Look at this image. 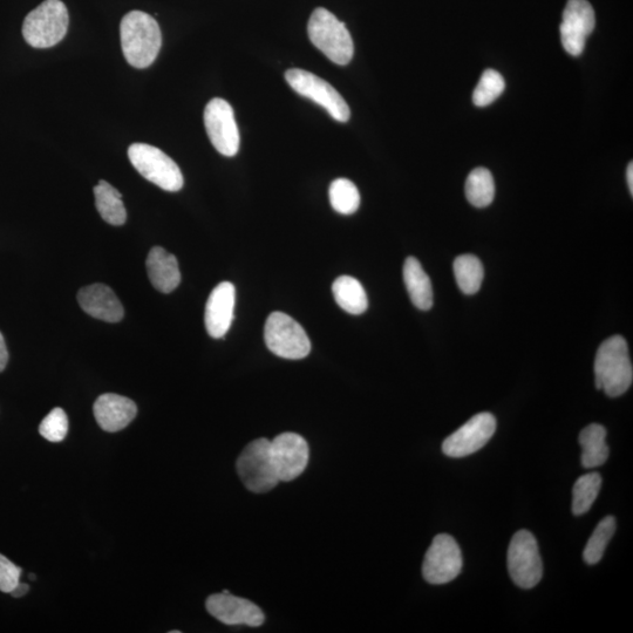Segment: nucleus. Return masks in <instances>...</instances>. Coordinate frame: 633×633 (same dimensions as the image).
<instances>
[{
    "label": "nucleus",
    "instance_id": "7",
    "mask_svg": "<svg viewBox=\"0 0 633 633\" xmlns=\"http://www.w3.org/2000/svg\"><path fill=\"white\" fill-rule=\"evenodd\" d=\"M264 339L268 349L277 357L284 359H304L311 352L308 333L294 318L283 312H274L268 317Z\"/></svg>",
    "mask_w": 633,
    "mask_h": 633
},
{
    "label": "nucleus",
    "instance_id": "13",
    "mask_svg": "<svg viewBox=\"0 0 633 633\" xmlns=\"http://www.w3.org/2000/svg\"><path fill=\"white\" fill-rule=\"evenodd\" d=\"M271 454L279 481L298 479L309 465L308 441L296 433L279 434L271 441Z\"/></svg>",
    "mask_w": 633,
    "mask_h": 633
},
{
    "label": "nucleus",
    "instance_id": "1",
    "mask_svg": "<svg viewBox=\"0 0 633 633\" xmlns=\"http://www.w3.org/2000/svg\"><path fill=\"white\" fill-rule=\"evenodd\" d=\"M120 36L122 51L129 65L142 70L158 58L162 34L158 22L148 13H127L121 20Z\"/></svg>",
    "mask_w": 633,
    "mask_h": 633
},
{
    "label": "nucleus",
    "instance_id": "4",
    "mask_svg": "<svg viewBox=\"0 0 633 633\" xmlns=\"http://www.w3.org/2000/svg\"><path fill=\"white\" fill-rule=\"evenodd\" d=\"M68 24L66 5L61 0H45L25 18L23 36L34 49H50L65 38Z\"/></svg>",
    "mask_w": 633,
    "mask_h": 633
},
{
    "label": "nucleus",
    "instance_id": "17",
    "mask_svg": "<svg viewBox=\"0 0 633 633\" xmlns=\"http://www.w3.org/2000/svg\"><path fill=\"white\" fill-rule=\"evenodd\" d=\"M95 420L102 430L115 433L124 430L138 414L133 400L119 394H102L93 406Z\"/></svg>",
    "mask_w": 633,
    "mask_h": 633
},
{
    "label": "nucleus",
    "instance_id": "6",
    "mask_svg": "<svg viewBox=\"0 0 633 633\" xmlns=\"http://www.w3.org/2000/svg\"><path fill=\"white\" fill-rule=\"evenodd\" d=\"M128 158L133 167L155 186L170 193L182 189L185 179L180 167L161 149L147 144H133L128 148Z\"/></svg>",
    "mask_w": 633,
    "mask_h": 633
},
{
    "label": "nucleus",
    "instance_id": "21",
    "mask_svg": "<svg viewBox=\"0 0 633 633\" xmlns=\"http://www.w3.org/2000/svg\"><path fill=\"white\" fill-rule=\"evenodd\" d=\"M333 297L337 304L353 316L363 315L369 308L366 291L358 279L340 276L332 285Z\"/></svg>",
    "mask_w": 633,
    "mask_h": 633
},
{
    "label": "nucleus",
    "instance_id": "26",
    "mask_svg": "<svg viewBox=\"0 0 633 633\" xmlns=\"http://www.w3.org/2000/svg\"><path fill=\"white\" fill-rule=\"evenodd\" d=\"M602 476L598 473H590L581 476L573 489V513L581 516L588 513L601 492Z\"/></svg>",
    "mask_w": 633,
    "mask_h": 633
},
{
    "label": "nucleus",
    "instance_id": "32",
    "mask_svg": "<svg viewBox=\"0 0 633 633\" xmlns=\"http://www.w3.org/2000/svg\"><path fill=\"white\" fill-rule=\"evenodd\" d=\"M8 362H9V352H8V349H6L5 340L2 335V332H0V372H3L5 370V367L6 365H8Z\"/></svg>",
    "mask_w": 633,
    "mask_h": 633
},
{
    "label": "nucleus",
    "instance_id": "12",
    "mask_svg": "<svg viewBox=\"0 0 633 633\" xmlns=\"http://www.w3.org/2000/svg\"><path fill=\"white\" fill-rule=\"evenodd\" d=\"M496 419L493 414L483 412L474 415L442 444V452L449 458H465L480 451L493 438Z\"/></svg>",
    "mask_w": 633,
    "mask_h": 633
},
{
    "label": "nucleus",
    "instance_id": "27",
    "mask_svg": "<svg viewBox=\"0 0 633 633\" xmlns=\"http://www.w3.org/2000/svg\"><path fill=\"white\" fill-rule=\"evenodd\" d=\"M616 532V519L614 516H607L598 523L594 534L591 535L587 547L584 549V561L594 566L602 560L605 549Z\"/></svg>",
    "mask_w": 633,
    "mask_h": 633
},
{
    "label": "nucleus",
    "instance_id": "30",
    "mask_svg": "<svg viewBox=\"0 0 633 633\" xmlns=\"http://www.w3.org/2000/svg\"><path fill=\"white\" fill-rule=\"evenodd\" d=\"M68 418L63 408H54L39 426V433L51 442H60L66 438Z\"/></svg>",
    "mask_w": 633,
    "mask_h": 633
},
{
    "label": "nucleus",
    "instance_id": "10",
    "mask_svg": "<svg viewBox=\"0 0 633 633\" xmlns=\"http://www.w3.org/2000/svg\"><path fill=\"white\" fill-rule=\"evenodd\" d=\"M204 126L217 152L228 158L238 153L241 144L240 132L233 107L228 101L215 98L208 102L204 110Z\"/></svg>",
    "mask_w": 633,
    "mask_h": 633
},
{
    "label": "nucleus",
    "instance_id": "15",
    "mask_svg": "<svg viewBox=\"0 0 633 633\" xmlns=\"http://www.w3.org/2000/svg\"><path fill=\"white\" fill-rule=\"evenodd\" d=\"M206 608L211 616L226 625L258 628L265 621L260 607L245 598L231 595L228 590L208 597Z\"/></svg>",
    "mask_w": 633,
    "mask_h": 633
},
{
    "label": "nucleus",
    "instance_id": "20",
    "mask_svg": "<svg viewBox=\"0 0 633 633\" xmlns=\"http://www.w3.org/2000/svg\"><path fill=\"white\" fill-rule=\"evenodd\" d=\"M404 282L415 308L430 310L433 306L432 283L417 258L408 257L405 261Z\"/></svg>",
    "mask_w": 633,
    "mask_h": 633
},
{
    "label": "nucleus",
    "instance_id": "22",
    "mask_svg": "<svg viewBox=\"0 0 633 633\" xmlns=\"http://www.w3.org/2000/svg\"><path fill=\"white\" fill-rule=\"evenodd\" d=\"M605 440H607V430L602 425L591 424L584 428L580 434L583 467L596 468L607 462L610 449Z\"/></svg>",
    "mask_w": 633,
    "mask_h": 633
},
{
    "label": "nucleus",
    "instance_id": "33",
    "mask_svg": "<svg viewBox=\"0 0 633 633\" xmlns=\"http://www.w3.org/2000/svg\"><path fill=\"white\" fill-rule=\"evenodd\" d=\"M30 591L29 585L26 583H18L17 587L10 592V595L15 598L23 597Z\"/></svg>",
    "mask_w": 633,
    "mask_h": 633
},
{
    "label": "nucleus",
    "instance_id": "8",
    "mask_svg": "<svg viewBox=\"0 0 633 633\" xmlns=\"http://www.w3.org/2000/svg\"><path fill=\"white\" fill-rule=\"evenodd\" d=\"M508 570L522 589H533L543 576V564L535 536L528 530L517 532L508 549Z\"/></svg>",
    "mask_w": 633,
    "mask_h": 633
},
{
    "label": "nucleus",
    "instance_id": "23",
    "mask_svg": "<svg viewBox=\"0 0 633 633\" xmlns=\"http://www.w3.org/2000/svg\"><path fill=\"white\" fill-rule=\"evenodd\" d=\"M95 206L102 219L112 226H122L127 220V211L122 195L110 183L100 181L94 188Z\"/></svg>",
    "mask_w": 633,
    "mask_h": 633
},
{
    "label": "nucleus",
    "instance_id": "9",
    "mask_svg": "<svg viewBox=\"0 0 633 633\" xmlns=\"http://www.w3.org/2000/svg\"><path fill=\"white\" fill-rule=\"evenodd\" d=\"M285 79L292 90L302 97L315 101L328 111L331 117L339 122H347L350 119V107L345 99L325 80L308 71L292 68L285 73Z\"/></svg>",
    "mask_w": 633,
    "mask_h": 633
},
{
    "label": "nucleus",
    "instance_id": "28",
    "mask_svg": "<svg viewBox=\"0 0 633 633\" xmlns=\"http://www.w3.org/2000/svg\"><path fill=\"white\" fill-rule=\"evenodd\" d=\"M330 202L333 209L342 215L355 214L360 206V194L355 183L337 179L330 186Z\"/></svg>",
    "mask_w": 633,
    "mask_h": 633
},
{
    "label": "nucleus",
    "instance_id": "14",
    "mask_svg": "<svg viewBox=\"0 0 633 633\" xmlns=\"http://www.w3.org/2000/svg\"><path fill=\"white\" fill-rule=\"evenodd\" d=\"M596 25L595 11L588 0H569L563 12L561 40L570 56L578 57L584 51L587 39Z\"/></svg>",
    "mask_w": 633,
    "mask_h": 633
},
{
    "label": "nucleus",
    "instance_id": "16",
    "mask_svg": "<svg viewBox=\"0 0 633 633\" xmlns=\"http://www.w3.org/2000/svg\"><path fill=\"white\" fill-rule=\"evenodd\" d=\"M236 290L233 283L223 282L211 291L204 313L210 337L223 338L234 321Z\"/></svg>",
    "mask_w": 633,
    "mask_h": 633
},
{
    "label": "nucleus",
    "instance_id": "5",
    "mask_svg": "<svg viewBox=\"0 0 633 633\" xmlns=\"http://www.w3.org/2000/svg\"><path fill=\"white\" fill-rule=\"evenodd\" d=\"M237 473L243 485L256 494L268 493L279 482L271 441L265 438L251 441L237 460Z\"/></svg>",
    "mask_w": 633,
    "mask_h": 633
},
{
    "label": "nucleus",
    "instance_id": "3",
    "mask_svg": "<svg viewBox=\"0 0 633 633\" xmlns=\"http://www.w3.org/2000/svg\"><path fill=\"white\" fill-rule=\"evenodd\" d=\"M311 43L322 51L332 63L344 66L355 54V45L349 30L335 15L324 8L313 11L308 25Z\"/></svg>",
    "mask_w": 633,
    "mask_h": 633
},
{
    "label": "nucleus",
    "instance_id": "18",
    "mask_svg": "<svg viewBox=\"0 0 633 633\" xmlns=\"http://www.w3.org/2000/svg\"><path fill=\"white\" fill-rule=\"evenodd\" d=\"M78 303L87 315L100 321L118 323L125 316L124 306L111 288L93 284L78 292Z\"/></svg>",
    "mask_w": 633,
    "mask_h": 633
},
{
    "label": "nucleus",
    "instance_id": "35",
    "mask_svg": "<svg viewBox=\"0 0 633 633\" xmlns=\"http://www.w3.org/2000/svg\"><path fill=\"white\" fill-rule=\"evenodd\" d=\"M30 580H36V576L30 575Z\"/></svg>",
    "mask_w": 633,
    "mask_h": 633
},
{
    "label": "nucleus",
    "instance_id": "29",
    "mask_svg": "<svg viewBox=\"0 0 633 633\" xmlns=\"http://www.w3.org/2000/svg\"><path fill=\"white\" fill-rule=\"evenodd\" d=\"M506 90V81L501 74L495 70L483 72L478 86L473 93V102L476 107H487L500 98Z\"/></svg>",
    "mask_w": 633,
    "mask_h": 633
},
{
    "label": "nucleus",
    "instance_id": "31",
    "mask_svg": "<svg viewBox=\"0 0 633 633\" xmlns=\"http://www.w3.org/2000/svg\"><path fill=\"white\" fill-rule=\"evenodd\" d=\"M22 573V568L17 567L9 558L0 554V591L10 594L20 582Z\"/></svg>",
    "mask_w": 633,
    "mask_h": 633
},
{
    "label": "nucleus",
    "instance_id": "19",
    "mask_svg": "<svg viewBox=\"0 0 633 633\" xmlns=\"http://www.w3.org/2000/svg\"><path fill=\"white\" fill-rule=\"evenodd\" d=\"M147 272L153 287L162 292L170 294L181 283V272L178 260L167 250L155 247L149 251L147 257Z\"/></svg>",
    "mask_w": 633,
    "mask_h": 633
},
{
    "label": "nucleus",
    "instance_id": "2",
    "mask_svg": "<svg viewBox=\"0 0 633 633\" xmlns=\"http://www.w3.org/2000/svg\"><path fill=\"white\" fill-rule=\"evenodd\" d=\"M633 369L628 343L622 336L611 337L600 346L595 359V383L608 397L623 396L632 385Z\"/></svg>",
    "mask_w": 633,
    "mask_h": 633
},
{
    "label": "nucleus",
    "instance_id": "25",
    "mask_svg": "<svg viewBox=\"0 0 633 633\" xmlns=\"http://www.w3.org/2000/svg\"><path fill=\"white\" fill-rule=\"evenodd\" d=\"M454 275L459 288L466 295H474L481 288L485 269L478 257L462 255L454 261Z\"/></svg>",
    "mask_w": 633,
    "mask_h": 633
},
{
    "label": "nucleus",
    "instance_id": "24",
    "mask_svg": "<svg viewBox=\"0 0 633 633\" xmlns=\"http://www.w3.org/2000/svg\"><path fill=\"white\" fill-rule=\"evenodd\" d=\"M466 196L469 203L476 208H486L495 197V182L492 173L486 168H476L468 175Z\"/></svg>",
    "mask_w": 633,
    "mask_h": 633
},
{
    "label": "nucleus",
    "instance_id": "34",
    "mask_svg": "<svg viewBox=\"0 0 633 633\" xmlns=\"http://www.w3.org/2000/svg\"><path fill=\"white\" fill-rule=\"evenodd\" d=\"M626 178H628V185L630 188L631 195H633V163L631 162L628 167V172H626Z\"/></svg>",
    "mask_w": 633,
    "mask_h": 633
},
{
    "label": "nucleus",
    "instance_id": "11",
    "mask_svg": "<svg viewBox=\"0 0 633 633\" xmlns=\"http://www.w3.org/2000/svg\"><path fill=\"white\" fill-rule=\"evenodd\" d=\"M462 569V555L459 544L452 536L440 534L435 536L430 549L427 550L422 575L434 585L452 582Z\"/></svg>",
    "mask_w": 633,
    "mask_h": 633
}]
</instances>
